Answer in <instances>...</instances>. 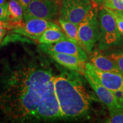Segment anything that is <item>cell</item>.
<instances>
[{"instance_id": "cell-1", "label": "cell", "mask_w": 123, "mask_h": 123, "mask_svg": "<svg viewBox=\"0 0 123 123\" xmlns=\"http://www.w3.org/2000/svg\"><path fill=\"white\" fill-rule=\"evenodd\" d=\"M54 75L34 63L20 64L10 72L1 97L3 111L15 120L36 119L40 101Z\"/></svg>"}, {"instance_id": "cell-2", "label": "cell", "mask_w": 123, "mask_h": 123, "mask_svg": "<svg viewBox=\"0 0 123 123\" xmlns=\"http://www.w3.org/2000/svg\"><path fill=\"white\" fill-rule=\"evenodd\" d=\"M83 76L69 70L54 76L55 94L63 119H79L89 113L93 98Z\"/></svg>"}, {"instance_id": "cell-3", "label": "cell", "mask_w": 123, "mask_h": 123, "mask_svg": "<svg viewBox=\"0 0 123 123\" xmlns=\"http://www.w3.org/2000/svg\"><path fill=\"white\" fill-rule=\"evenodd\" d=\"M99 24V47L107 49L117 46L122 41V37L117 27L115 18L107 7H100L98 10Z\"/></svg>"}, {"instance_id": "cell-4", "label": "cell", "mask_w": 123, "mask_h": 123, "mask_svg": "<svg viewBox=\"0 0 123 123\" xmlns=\"http://www.w3.org/2000/svg\"><path fill=\"white\" fill-rule=\"evenodd\" d=\"M78 33L80 39L87 51L91 53L99 39L98 10L96 4H94L90 12L79 24Z\"/></svg>"}, {"instance_id": "cell-5", "label": "cell", "mask_w": 123, "mask_h": 123, "mask_svg": "<svg viewBox=\"0 0 123 123\" xmlns=\"http://www.w3.org/2000/svg\"><path fill=\"white\" fill-rule=\"evenodd\" d=\"M63 0H31L24 13V21L31 18H39L51 21L56 18Z\"/></svg>"}, {"instance_id": "cell-6", "label": "cell", "mask_w": 123, "mask_h": 123, "mask_svg": "<svg viewBox=\"0 0 123 123\" xmlns=\"http://www.w3.org/2000/svg\"><path fill=\"white\" fill-rule=\"evenodd\" d=\"M93 5L91 0H63L60 17L78 26Z\"/></svg>"}, {"instance_id": "cell-7", "label": "cell", "mask_w": 123, "mask_h": 123, "mask_svg": "<svg viewBox=\"0 0 123 123\" xmlns=\"http://www.w3.org/2000/svg\"><path fill=\"white\" fill-rule=\"evenodd\" d=\"M51 79L41 99L36 114V119L54 120L62 118L59 102L56 98Z\"/></svg>"}, {"instance_id": "cell-8", "label": "cell", "mask_w": 123, "mask_h": 123, "mask_svg": "<svg viewBox=\"0 0 123 123\" xmlns=\"http://www.w3.org/2000/svg\"><path fill=\"white\" fill-rule=\"evenodd\" d=\"M56 25L55 23L39 18H31L24 21L21 26L13 29V32L24 35L33 39H39L49 27Z\"/></svg>"}, {"instance_id": "cell-9", "label": "cell", "mask_w": 123, "mask_h": 123, "mask_svg": "<svg viewBox=\"0 0 123 123\" xmlns=\"http://www.w3.org/2000/svg\"><path fill=\"white\" fill-rule=\"evenodd\" d=\"M86 71L112 91L123 88V76L121 74L100 70L91 63H86Z\"/></svg>"}, {"instance_id": "cell-10", "label": "cell", "mask_w": 123, "mask_h": 123, "mask_svg": "<svg viewBox=\"0 0 123 123\" xmlns=\"http://www.w3.org/2000/svg\"><path fill=\"white\" fill-rule=\"evenodd\" d=\"M39 47L46 54L54 52L74 55L84 61L88 59L85 51L68 38L53 44H41Z\"/></svg>"}, {"instance_id": "cell-11", "label": "cell", "mask_w": 123, "mask_h": 123, "mask_svg": "<svg viewBox=\"0 0 123 123\" xmlns=\"http://www.w3.org/2000/svg\"><path fill=\"white\" fill-rule=\"evenodd\" d=\"M84 76L96 93L100 100L108 107L110 112L120 108L117 103L115 96L112 91L100 83L99 81H97L90 74L87 72L85 71Z\"/></svg>"}, {"instance_id": "cell-12", "label": "cell", "mask_w": 123, "mask_h": 123, "mask_svg": "<svg viewBox=\"0 0 123 123\" xmlns=\"http://www.w3.org/2000/svg\"><path fill=\"white\" fill-rule=\"evenodd\" d=\"M55 62L70 70L75 71L84 75L86 61L79 59L74 55L63 53L49 52L47 53Z\"/></svg>"}, {"instance_id": "cell-13", "label": "cell", "mask_w": 123, "mask_h": 123, "mask_svg": "<svg viewBox=\"0 0 123 123\" xmlns=\"http://www.w3.org/2000/svg\"><path fill=\"white\" fill-rule=\"evenodd\" d=\"M8 4V20L6 22L7 29L17 28L24 24V10L15 0H10Z\"/></svg>"}, {"instance_id": "cell-14", "label": "cell", "mask_w": 123, "mask_h": 123, "mask_svg": "<svg viewBox=\"0 0 123 123\" xmlns=\"http://www.w3.org/2000/svg\"><path fill=\"white\" fill-rule=\"evenodd\" d=\"M90 63L100 70L121 74L117 64L111 58L98 51H95L91 55Z\"/></svg>"}, {"instance_id": "cell-15", "label": "cell", "mask_w": 123, "mask_h": 123, "mask_svg": "<svg viewBox=\"0 0 123 123\" xmlns=\"http://www.w3.org/2000/svg\"><path fill=\"white\" fill-rule=\"evenodd\" d=\"M62 29L57 24L47 29L39 38L41 44H53L67 39Z\"/></svg>"}, {"instance_id": "cell-16", "label": "cell", "mask_w": 123, "mask_h": 123, "mask_svg": "<svg viewBox=\"0 0 123 123\" xmlns=\"http://www.w3.org/2000/svg\"><path fill=\"white\" fill-rule=\"evenodd\" d=\"M58 22H59L60 26L62 29L64 33L65 34L67 38L78 44L85 51H87L86 47H84V44H83L79 38V33H78V26L68 21L64 20L61 17L59 18Z\"/></svg>"}, {"instance_id": "cell-17", "label": "cell", "mask_w": 123, "mask_h": 123, "mask_svg": "<svg viewBox=\"0 0 123 123\" xmlns=\"http://www.w3.org/2000/svg\"><path fill=\"white\" fill-rule=\"evenodd\" d=\"M110 113V116L105 123H123V108H119Z\"/></svg>"}, {"instance_id": "cell-18", "label": "cell", "mask_w": 123, "mask_h": 123, "mask_svg": "<svg viewBox=\"0 0 123 123\" xmlns=\"http://www.w3.org/2000/svg\"><path fill=\"white\" fill-rule=\"evenodd\" d=\"M102 6L113 10L123 12V0H105Z\"/></svg>"}, {"instance_id": "cell-19", "label": "cell", "mask_w": 123, "mask_h": 123, "mask_svg": "<svg viewBox=\"0 0 123 123\" xmlns=\"http://www.w3.org/2000/svg\"><path fill=\"white\" fill-rule=\"evenodd\" d=\"M110 58L117 64L120 72L123 76V53H113L111 55Z\"/></svg>"}, {"instance_id": "cell-20", "label": "cell", "mask_w": 123, "mask_h": 123, "mask_svg": "<svg viewBox=\"0 0 123 123\" xmlns=\"http://www.w3.org/2000/svg\"><path fill=\"white\" fill-rule=\"evenodd\" d=\"M8 20V4L0 5V21L7 22Z\"/></svg>"}, {"instance_id": "cell-21", "label": "cell", "mask_w": 123, "mask_h": 123, "mask_svg": "<svg viewBox=\"0 0 123 123\" xmlns=\"http://www.w3.org/2000/svg\"><path fill=\"white\" fill-rule=\"evenodd\" d=\"M108 9L110 10V12H111L113 16H114L115 20H116L118 30L119 31L121 35L123 36V19L117 13V12L115 10H111V9Z\"/></svg>"}, {"instance_id": "cell-22", "label": "cell", "mask_w": 123, "mask_h": 123, "mask_svg": "<svg viewBox=\"0 0 123 123\" xmlns=\"http://www.w3.org/2000/svg\"><path fill=\"white\" fill-rule=\"evenodd\" d=\"M117 103L120 108H123V88L112 91Z\"/></svg>"}, {"instance_id": "cell-23", "label": "cell", "mask_w": 123, "mask_h": 123, "mask_svg": "<svg viewBox=\"0 0 123 123\" xmlns=\"http://www.w3.org/2000/svg\"><path fill=\"white\" fill-rule=\"evenodd\" d=\"M6 29H7L6 25V22L0 21V44L2 42V39L4 38L5 34Z\"/></svg>"}, {"instance_id": "cell-24", "label": "cell", "mask_w": 123, "mask_h": 123, "mask_svg": "<svg viewBox=\"0 0 123 123\" xmlns=\"http://www.w3.org/2000/svg\"><path fill=\"white\" fill-rule=\"evenodd\" d=\"M16 1L19 3L21 5V6L22 7L23 10H24V12L26 10V9L28 7L29 4H30L31 1V0H15Z\"/></svg>"}, {"instance_id": "cell-25", "label": "cell", "mask_w": 123, "mask_h": 123, "mask_svg": "<svg viewBox=\"0 0 123 123\" xmlns=\"http://www.w3.org/2000/svg\"><path fill=\"white\" fill-rule=\"evenodd\" d=\"M105 0H93V2L97 6H102L103 5Z\"/></svg>"}, {"instance_id": "cell-26", "label": "cell", "mask_w": 123, "mask_h": 123, "mask_svg": "<svg viewBox=\"0 0 123 123\" xmlns=\"http://www.w3.org/2000/svg\"><path fill=\"white\" fill-rule=\"evenodd\" d=\"M115 11H116V12H117V13L118 14H119L120 16L121 17V18H123V12H119V11H116V10H115Z\"/></svg>"}, {"instance_id": "cell-27", "label": "cell", "mask_w": 123, "mask_h": 123, "mask_svg": "<svg viewBox=\"0 0 123 123\" xmlns=\"http://www.w3.org/2000/svg\"><path fill=\"white\" fill-rule=\"evenodd\" d=\"M6 1L7 0H0V5L4 4L5 3L7 2Z\"/></svg>"}]
</instances>
